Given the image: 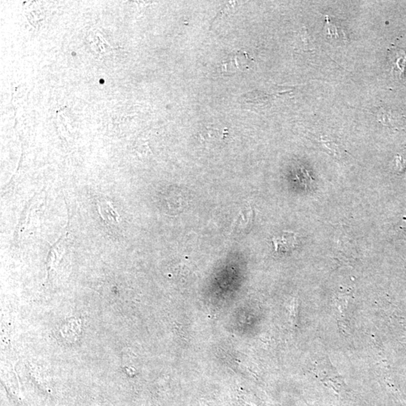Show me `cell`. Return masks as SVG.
<instances>
[{"label":"cell","mask_w":406,"mask_h":406,"mask_svg":"<svg viewBox=\"0 0 406 406\" xmlns=\"http://www.w3.org/2000/svg\"><path fill=\"white\" fill-rule=\"evenodd\" d=\"M404 223H405V224H404V227L406 229V219L404 221Z\"/></svg>","instance_id":"cell-8"},{"label":"cell","mask_w":406,"mask_h":406,"mask_svg":"<svg viewBox=\"0 0 406 406\" xmlns=\"http://www.w3.org/2000/svg\"><path fill=\"white\" fill-rule=\"evenodd\" d=\"M272 242L276 252H288L297 247V235L292 232H283L279 237H274Z\"/></svg>","instance_id":"cell-1"},{"label":"cell","mask_w":406,"mask_h":406,"mask_svg":"<svg viewBox=\"0 0 406 406\" xmlns=\"http://www.w3.org/2000/svg\"><path fill=\"white\" fill-rule=\"evenodd\" d=\"M395 65H396L398 70L400 71L401 73H403L404 70H405L406 65V54H405L404 55H401L400 58H399L397 60H396Z\"/></svg>","instance_id":"cell-7"},{"label":"cell","mask_w":406,"mask_h":406,"mask_svg":"<svg viewBox=\"0 0 406 406\" xmlns=\"http://www.w3.org/2000/svg\"><path fill=\"white\" fill-rule=\"evenodd\" d=\"M319 145L320 148H323L325 152L329 153L333 157L336 159H341L345 155V151L343 148L334 141L331 139H325L321 137L319 141Z\"/></svg>","instance_id":"cell-2"},{"label":"cell","mask_w":406,"mask_h":406,"mask_svg":"<svg viewBox=\"0 0 406 406\" xmlns=\"http://www.w3.org/2000/svg\"><path fill=\"white\" fill-rule=\"evenodd\" d=\"M378 120L383 123V125L390 127H396V125L401 123L402 117L397 113L393 112L391 111H387L384 108H381L380 111L377 113Z\"/></svg>","instance_id":"cell-3"},{"label":"cell","mask_w":406,"mask_h":406,"mask_svg":"<svg viewBox=\"0 0 406 406\" xmlns=\"http://www.w3.org/2000/svg\"><path fill=\"white\" fill-rule=\"evenodd\" d=\"M406 153H402L398 155L396 165L399 170H403L406 167Z\"/></svg>","instance_id":"cell-6"},{"label":"cell","mask_w":406,"mask_h":406,"mask_svg":"<svg viewBox=\"0 0 406 406\" xmlns=\"http://www.w3.org/2000/svg\"><path fill=\"white\" fill-rule=\"evenodd\" d=\"M326 27L328 34L331 38H336L339 41H348V35L344 31L340 23L332 21L328 17H327Z\"/></svg>","instance_id":"cell-4"},{"label":"cell","mask_w":406,"mask_h":406,"mask_svg":"<svg viewBox=\"0 0 406 406\" xmlns=\"http://www.w3.org/2000/svg\"><path fill=\"white\" fill-rule=\"evenodd\" d=\"M302 38H303V44H304L305 49L306 50H311L314 47L313 44V40L311 39V37L308 35L307 32V29L303 28V31L301 32Z\"/></svg>","instance_id":"cell-5"}]
</instances>
